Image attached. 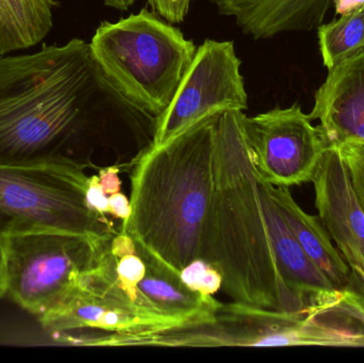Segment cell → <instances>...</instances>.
<instances>
[{"instance_id":"obj_1","label":"cell","mask_w":364,"mask_h":363,"mask_svg":"<svg viewBox=\"0 0 364 363\" xmlns=\"http://www.w3.org/2000/svg\"><path fill=\"white\" fill-rule=\"evenodd\" d=\"M119 98L80 38L0 55V164L87 166V138Z\"/></svg>"},{"instance_id":"obj_2","label":"cell","mask_w":364,"mask_h":363,"mask_svg":"<svg viewBox=\"0 0 364 363\" xmlns=\"http://www.w3.org/2000/svg\"><path fill=\"white\" fill-rule=\"evenodd\" d=\"M244 111L220 115L215 136V185L200 259L223 277L233 302L301 313L307 302L282 279L262 204Z\"/></svg>"},{"instance_id":"obj_3","label":"cell","mask_w":364,"mask_h":363,"mask_svg":"<svg viewBox=\"0 0 364 363\" xmlns=\"http://www.w3.org/2000/svg\"><path fill=\"white\" fill-rule=\"evenodd\" d=\"M222 113L205 117L136 160L129 217L122 230L177 275L200 257L215 185Z\"/></svg>"},{"instance_id":"obj_4","label":"cell","mask_w":364,"mask_h":363,"mask_svg":"<svg viewBox=\"0 0 364 363\" xmlns=\"http://www.w3.org/2000/svg\"><path fill=\"white\" fill-rule=\"evenodd\" d=\"M89 44L109 82L153 119L174 99L197 50L174 23L146 8L115 23L102 21Z\"/></svg>"},{"instance_id":"obj_5","label":"cell","mask_w":364,"mask_h":363,"mask_svg":"<svg viewBox=\"0 0 364 363\" xmlns=\"http://www.w3.org/2000/svg\"><path fill=\"white\" fill-rule=\"evenodd\" d=\"M85 168L0 164V237L47 230L93 240L113 238L117 232L112 223L85 202Z\"/></svg>"},{"instance_id":"obj_6","label":"cell","mask_w":364,"mask_h":363,"mask_svg":"<svg viewBox=\"0 0 364 363\" xmlns=\"http://www.w3.org/2000/svg\"><path fill=\"white\" fill-rule=\"evenodd\" d=\"M91 347H274L316 345L301 313H284L233 302L208 317L181 325L129 332H100Z\"/></svg>"},{"instance_id":"obj_7","label":"cell","mask_w":364,"mask_h":363,"mask_svg":"<svg viewBox=\"0 0 364 363\" xmlns=\"http://www.w3.org/2000/svg\"><path fill=\"white\" fill-rule=\"evenodd\" d=\"M111 240L47 230L4 238L6 294L38 318L48 313L78 287Z\"/></svg>"},{"instance_id":"obj_8","label":"cell","mask_w":364,"mask_h":363,"mask_svg":"<svg viewBox=\"0 0 364 363\" xmlns=\"http://www.w3.org/2000/svg\"><path fill=\"white\" fill-rule=\"evenodd\" d=\"M241 60L231 40H205L182 79L174 99L154 121L156 148L173 140L205 117L248 109Z\"/></svg>"},{"instance_id":"obj_9","label":"cell","mask_w":364,"mask_h":363,"mask_svg":"<svg viewBox=\"0 0 364 363\" xmlns=\"http://www.w3.org/2000/svg\"><path fill=\"white\" fill-rule=\"evenodd\" d=\"M246 130L261 178L276 187L311 183L328 143L299 104L246 117Z\"/></svg>"},{"instance_id":"obj_10","label":"cell","mask_w":364,"mask_h":363,"mask_svg":"<svg viewBox=\"0 0 364 363\" xmlns=\"http://www.w3.org/2000/svg\"><path fill=\"white\" fill-rule=\"evenodd\" d=\"M311 183L318 219L353 275V290L364 296V211L339 148L328 145Z\"/></svg>"},{"instance_id":"obj_11","label":"cell","mask_w":364,"mask_h":363,"mask_svg":"<svg viewBox=\"0 0 364 363\" xmlns=\"http://www.w3.org/2000/svg\"><path fill=\"white\" fill-rule=\"evenodd\" d=\"M308 115L328 145L364 144V49L328 70Z\"/></svg>"},{"instance_id":"obj_12","label":"cell","mask_w":364,"mask_h":363,"mask_svg":"<svg viewBox=\"0 0 364 363\" xmlns=\"http://www.w3.org/2000/svg\"><path fill=\"white\" fill-rule=\"evenodd\" d=\"M218 14L232 17L242 32L267 40L286 32L318 29L333 0H212Z\"/></svg>"},{"instance_id":"obj_13","label":"cell","mask_w":364,"mask_h":363,"mask_svg":"<svg viewBox=\"0 0 364 363\" xmlns=\"http://www.w3.org/2000/svg\"><path fill=\"white\" fill-rule=\"evenodd\" d=\"M41 325L55 332L94 330L129 332L156 326L123 303L80 285L55 308L38 317Z\"/></svg>"},{"instance_id":"obj_14","label":"cell","mask_w":364,"mask_h":363,"mask_svg":"<svg viewBox=\"0 0 364 363\" xmlns=\"http://www.w3.org/2000/svg\"><path fill=\"white\" fill-rule=\"evenodd\" d=\"M267 189L289 229L314 266L336 290H353L350 266L333 245L321 220L308 215L299 207L290 188L276 187L267 183Z\"/></svg>"},{"instance_id":"obj_15","label":"cell","mask_w":364,"mask_h":363,"mask_svg":"<svg viewBox=\"0 0 364 363\" xmlns=\"http://www.w3.org/2000/svg\"><path fill=\"white\" fill-rule=\"evenodd\" d=\"M318 345L364 347V296L354 290H331L309 296L304 309Z\"/></svg>"},{"instance_id":"obj_16","label":"cell","mask_w":364,"mask_h":363,"mask_svg":"<svg viewBox=\"0 0 364 363\" xmlns=\"http://www.w3.org/2000/svg\"><path fill=\"white\" fill-rule=\"evenodd\" d=\"M136 251L146 266V273L138 283L143 296L177 325L211 315L220 305L213 296L205 298L188 289L181 276L160 264L149 251L136 244Z\"/></svg>"},{"instance_id":"obj_17","label":"cell","mask_w":364,"mask_h":363,"mask_svg":"<svg viewBox=\"0 0 364 363\" xmlns=\"http://www.w3.org/2000/svg\"><path fill=\"white\" fill-rule=\"evenodd\" d=\"M262 204L269 230L278 269L286 285L299 298H308L335 289L328 279L314 266L287 226L267 189V181L261 183Z\"/></svg>"},{"instance_id":"obj_18","label":"cell","mask_w":364,"mask_h":363,"mask_svg":"<svg viewBox=\"0 0 364 363\" xmlns=\"http://www.w3.org/2000/svg\"><path fill=\"white\" fill-rule=\"evenodd\" d=\"M53 0H0V55L38 44L53 28Z\"/></svg>"},{"instance_id":"obj_19","label":"cell","mask_w":364,"mask_h":363,"mask_svg":"<svg viewBox=\"0 0 364 363\" xmlns=\"http://www.w3.org/2000/svg\"><path fill=\"white\" fill-rule=\"evenodd\" d=\"M323 64L331 70L364 49V6L340 15L318 28Z\"/></svg>"},{"instance_id":"obj_20","label":"cell","mask_w":364,"mask_h":363,"mask_svg":"<svg viewBox=\"0 0 364 363\" xmlns=\"http://www.w3.org/2000/svg\"><path fill=\"white\" fill-rule=\"evenodd\" d=\"M179 276L188 289L205 298L213 296L223 286L220 273L200 258L188 264Z\"/></svg>"},{"instance_id":"obj_21","label":"cell","mask_w":364,"mask_h":363,"mask_svg":"<svg viewBox=\"0 0 364 363\" xmlns=\"http://www.w3.org/2000/svg\"><path fill=\"white\" fill-rule=\"evenodd\" d=\"M337 147L348 166L353 187L364 211V144L346 143Z\"/></svg>"},{"instance_id":"obj_22","label":"cell","mask_w":364,"mask_h":363,"mask_svg":"<svg viewBox=\"0 0 364 363\" xmlns=\"http://www.w3.org/2000/svg\"><path fill=\"white\" fill-rule=\"evenodd\" d=\"M85 202L89 208L97 215L102 217L109 215L108 195L105 193L100 185L98 175L89 177L87 191H85Z\"/></svg>"},{"instance_id":"obj_23","label":"cell","mask_w":364,"mask_h":363,"mask_svg":"<svg viewBox=\"0 0 364 363\" xmlns=\"http://www.w3.org/2000/svg\"><path fill=\"white\" fill-rule=\"evenodd\" d=\"M149 8L156 14L171 23H181L186 17L179 0H146Z\"/></svg>"},{"instance_id":"obj_24","label":"cell","mask_w":364,"mask_h":363,"mask_svg":"<svg viewBox=\"0 0 364 363\" xmlns=\"http://www.w3.org/2000/svg\"><path fill=\"white\" fill-rule=\"evenodd\" d=\"M119 168L117 166H108L102 168L98 173L100 185L107 195L121 191L122 181L119 177Z\"/></svg>"},{"instance_id":"obj_25","label":"cell","mask_w":364,"mask_h":363,"mask_svg":"<svg viewBox=\"0 0 364 363\" xmlns=\"http://www.w3.org/2000/svg\"><path fill=\"white\" fill-rule=\"evenodd\" d=\"M109 202V215H113L117 219L126 220L129 217L132 207H130V200L121 192L111 194L108 196Z\"/></svg>"},{"instance_id":"obj_26","label":"cell","mask_w":364,"mask_h":363,"mask_svg":"<svg viewBox=\"0 0 364 363\" xmlns=\"http://www.w3.org/2000/svg\"><path fill=\"white\" fill-rule=\"evenodd\" d=\"M6 296V249L4 238L0 237V298Z\"/></svg>"},{"instance_id":"obj_27","label":"cell","mask_w":364,"mask_h":363,"mask_svg":"<svg viewBox=\"0 0 364 363\" xmlns=\"http://www.w3.org/2000/svg\"><path fill=\"white\" fill-rule=\"evenodd\" d=\"M364 6V0H333L336 14L342 15L344 13L350 12L354 9Z\"/></svg>"},{"instance_id":"obj_28","label":"cell","mask_w":364,"mask_h":363,"mask_svg":"<svg viewBox=\"0 0 364 363\" xmlns=\"http://www.w3.org/2000/svg\"><path fill=\"white\" fill-rule=\"evenodd\" d=\"M102 1L109 8L119 11L128 10L134 4V0H102Z\"/></svg>"},{"instance_id":"obj_29","label":"cell","mask_w":364,"mask_h":363,"mask_svg":"<svg viewBox=\"0 0 364 363\" xmlns=\"http://www.w3.org/2000/svg\"><path fill=\"white\" fill-rule=\"evenodd\" d=\"M181 1V6L183 12L188 15V10H190L191 2L192 0H179Z\"/></svg>"}]
</instances>
